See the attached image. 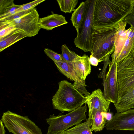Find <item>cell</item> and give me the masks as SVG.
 Masks as SVG:
<instances>
[{
  "label": "cell",
  "instance_id": "8",
  "mask_svg": "<svg viewBox=\"0 0 134 134\" xmlns=\"http://www.w3.org/2000/svg\"><path fill=\"white\" fill-rule=\"evenodd\" d=\"M39 18L38 13L34 8L26 14L8 23L14 25L16 29L24 31L28 37H31L37 34L40 30L38 24Z\"/></svg>",
  "mask_w": 134,
  "mask_h": 134
},
{
  "label": "cell",
  "instance_id": "10",
  "mask_svg": "<svg viewBox=\"0 0 134 134\" xmlns=\"http://www.w3.org/2000/svg\"><path fill=\"white\" fill-rule=\"evenodd\" d=\"M105 127L108 130L134 131V109L115 113L106 122Z\"/></svg>",
  "mask_w": 134,
  "mask_h": 134
},
{
  "label": "cell",
  "instance_id": "22",
  "mask_svg": "<svg viewBox=\"0 0 134 134\" xmlns=\"http://www.w3.org/2000/svg\"><path fill=\"white\" fill-rule=\"evenodd\" d=\"M60 54L63 60L67 63L72 62L78 56L74 52L70 50L65 44L62 46Z\"/></svg>",
  "mask_w": 134,
  "mask_h": 134
},
{
  "label": "cell",
  "instance_id": "19",
  "mask_svg": "<svg viewBox=\"0 0 134 134\" xmlns=\"http://www.w3.org/2000/svg\"><path fill=\"white\" fill-rule=\"evenodd\" d=\"M21 5L15 4L13 0H0V20L15 13Z\"/></svg>",
  "mask_w": 134,
  "mask_h": 134
},
{
  "label": "cell",
  "instance_id": "15",
  "mask_svg": "<svg viewBox=\"0 0 134 134\" xmlns=\"http://www.w3.org/2000/svg\"><path fill=\"white\" fill-rule=\"evenodd\" d=\"M89 57L86 55H78L71 62L73 66L81 79L85 81L87 76L91 70Z\"/></svg>",
  "mask_w": 134,
  "mask_h": 134
},
{
  "label": "cell",
  "instance_id": "5",
  "mask_svg": "<svg viewBox=\"0 0 134 134\" xmlns=\"http://www.w3.org/2000/svg\"><path fill=\"white\" fill-rule=\"evenodd\" d=\"M87 107L86 104L65 115L59 114L57 116L50 115L46 119L49 126L47 134H61L69 128L86 120Z\"/></svg>",
  "mask_w": 134,
  "mask_h": 134
},
{
  "label": "cell",
  "instance_id": "4",
  "mask_svg": "<svg viewBox=\"0 0 134 134\" xmlns=\"http://www.w3.org/2000/svg\"><path fill=\"white\" fill-rule=\"evenodd\" d=\"M58 85V89L52 99L54 109L62 113L70 112L86 103L87 97L73 84L63 80L59 82Z\"/></svg>",
  "mask_w": 134,
  "mask_h": 134
},
{
  "label": "cell",
  "instance_id": "27",
  "mask_svg": "<svg viewBox=\"0 0 134 134\" xmlns=\"http://www.w3.org/2000/svg\"><path fill=\"white\" fill-rule=\"evenodd\" d=\"M134 28V15L132 13L127 15L123 20Z\"/></svg>",
  "mask_w": 134,
  "mask_h": 134
},
{
  "label": "cell",
  "instance_id": "20",
  "mask_svg": "<svg viewBox=\"0 0 134 134\" xmlns=\"http://www.w3.org/2000/svg\"><path fill=\"white\" fill-rule=\"evenodd\" d=\"M91 119L89 117L85 122L68 129L61 134H93L91 129Z\"/></svg>",
  "mask_w": 134,
  "mask_h": 134
},
{
  "label": "cell",
  "instance_id": "7",
  "mask_svg": "<svg viewBox=\"0 0 134 134\" xmlns=\"http://www.w3.org/2000/svg\"><path fill=\"white\" fill-rule=\"evenodd\" d=\"M96 0H89L84 18L77 32L74 43L76 47L84 52H91L92 49V34L93 16Z\"/></svg>",
  "mask_w": 134,
  "mask_h": 134
},
{
  "label": "cell",
  "instance_id": "17",
  "mask_svg": "<svg viewBox=\"0 0 134 134\" xmlns=\"http://www.w3.org/2000/svg\"><path fill=\"white\" fill-rule=\"evenodd\" d=\"M27 37V35L24 31L16 29L8 35L0 39V52Z\"/></svg>",
  "mask_w": 134,
  "mask_h": 134
},
{
  "label": "cell",
  "instance_id": "18",
  "mask_svg": "<svg viewBox=\"0 0 134 134\" xmlns=\"http://www.w3.org/2000/svg\"><path fill=\"white\" fill-rule=\"evenodd\" d=\"M89 0L82 2L79 6L75 9L72 14L71 20L78 32L84 18L87 9Z\"/></svg>",
  "mask_w": 134,
  "mask_h": 134
},
{
  "label": "cell",
  "instance_id": "1",
  "mask_svg": "<svg viewBox=\"0 0 134 134\" xmlns=\"http://www.w3.org/2000/svg\"><path fill=\"white\" fill-rule=\"evenodd\" d=\"M134 0H96L93 26L113 25L132 13Z\"/></svg>",
  "mask_w": 134,
  "mask_h": 134
},
{
  "label": "cell",
  "instance_id": "29",
  "mask_svg": "<svg viewBox=\"0 0 134 134\" xmlns=\"http://www.w3.org/2000/svg\"><path fill=\"white\" fill-rule=\"evenodd\" d=\"M113 114L112 113L109 112H107L105 115V118L107 121L110 120L113 117Z\"/></svg>",
  "mask_w": 134,
  "mask_h": 134
},
{
  "label": "cell",
  "instance_id": "31",
  "mask_svg": "<svg viewBox=\"0 0 134 134\" xmlns=\"http://www.w3.org/2000/svg\"><path fill=\"white\" fill-rule=\"evenodd\" d=\"M133 14L134 15V4L133 6V8L132 9V13H131Z\"/></svg>",
  "mask_w": 134,
  "mask_h": 134
},
{
  "label": "cell",
  "instance_id": "6",
  "mask_svg": "<svg viewBox=\"0 0 134 134\" xmlns=\"http://www.w3.org/2000/svg\"><path fill=\"white\" fill-rule=\"evenodd\" d=\"M1 120L9 132L13 134H42L41 129L27 116L8 110L3 113Z\"/></svg>",
  "mask_w": 134,
  "mask_h": 134
},
{
  "label": "cell",
  "instance_id": "2",
  "mask_svg": "<svg viewBox=\"0 0 134 134\" xmlns=\"http://www.w3.org/2000/svg\"><path fill=\"white\" fill-rule=\"evenodd\" d=\"M127 23H118L115 36L114 49L111 55L112 61L116 64L118 72L134 60V28H125Z\"/></svg>",
  "mask_w": 134,
  "mask_h": 134
},
{
  "label": "cell",
  "instance_id": "21",
  "mask_svg": "<svg viewBox=\"0 0 134 134\" xmlns=\"http://www.w3.org/2000/svg\"><path fill=\"white\" fill-rule=\"evenodd\" d=\"M60 10L65 13L74 11L77 5V0H57Z\"/></svg>",
  "mask_w": 134,
  "mask_h": 134
},
{
  "label": "cell",
  "instance_id": "11",
  "mask_svg": "<svg viewBox=\"0 0 134 134\" xmlns=\"http://www.w3.org/2000/svg\"><path fill=\"white\" fill-rule=\"evenodd\" d=\"M59 71L71 80L74 81L73 85L86 97L91 94L86 89L85 81L82 80L74 69L71 62L63 61L54 62Z\"/></svg>",
  "mask_w": 134,
  "mask_h": 134
},
{
  "label": "cell",
  "instance_id": "26",
  "mask_svg": "<svg viewBox=\"0 0 134 134\" xmlns=\"http://www.w3.org/2000/svg\"><path fill=\"white\" fill-rule=\"evenodd\" d=\"M44 51L46 54L54 62L63 61L60 54L48 48H45Z\"/></svg>",
  "mask_w": 134,
  "mask_h": 134
},
{
  "label": "cell",
  "instance_id": "30",
  "mask_svg": "<svg viewBox=\"0 0 134 134\" xmlns=\"http://www.w3.org/2000/svg\"><path fill=\"white\" fill-rule=\"evenodd\" d=\"M1 120H0V134H5V131L4 130V126Z\"/></svg>",
  "mask_w": 134,
  "mask_h": 134
},
{
  "label": "cell",
  "instance_id": "12",
  "mask_svg": "<svg viewBox=\"0 0 134 134\" xmlns=\"http://www.w3.org/2000/svg\"><path fill=\"white\" fill-rule=\"evenodd\" d=\"M117 77L118 99L125 91L134 86V60L117 72Z\"/></svg>",
  "mask_w": 134,
  "mask_h": 134
},
{
  "label": "cell",
  "instance_id": "23",
  "mask_svg": "<svg viewBox=\"0 0 134 134\" xmlns=\"http://www.w3.org/2000/svg\"><path fill=\"white\" fill-rule=\"evenodd\" d=\"M16 29L14 25L9 23L0 24V39L7 36Z\"/></svg>",
  "mask_w": 134,
  "mask_h": 134
},
{
  "label": "cell",
  "instance_id": "14",
  "mask_svg": "<svg viewBox=\"0 0 134 134\" xmlns=\"http://www.w3.org/2000/svg\"><path fill=\"white\" fill-rule=\"evenodd\" d=\"M114 104L118 113L134 108V86L125 91Z\"/></svg>",
  "mask_w": 134,
  "mask_h": 134
},
{
  "label": "cell",
  "instance_id": "28",
  "mask_svg": "<svg viewBox=\"0 0 134 134\" xmlns=\"http://www.w3.org/2000/svg\"><path fill=\"white\" fill-rule=\"evenodd\" d=\"M89 61L91 64L92 65L96 66L100 61L96 58L91 55L89 57Z\"/></svg>",
  "mask_w": 134,
  "mask_h": 134
},
{
  "label": "cell",
  "instance_id": "9",
  "mask_svg": "<svg viewBox=\"0 0 134 134\" xmlns=\"http://www.w3.org/2000/svg\"><path fill=\"white\" fill-rule=\"evenodd\" d=\"M109 70L102 84L103 95L106 100L114 104L118 99V83L116 64L112 61L109 64Z\"/></svg>",
  "mask_w": 134,
  "mask_h": 134
},
{
  "label": "cell",
  "instance_id": "24",
  "mask_svg": "<svg viewBox=\"0 0 134 134\" xmlns=\"http://www.w3.org/2000/svg\"><path fill=\"white\" fill-rule=\"evenodd\" d=\"M32 9H30L27 10L16 13L0 19V24L10 22L26 14Z\"/></svg>",
  "mask_w": 134,
  "mask_h": 134
},
{
  "label": "cell",
  "instance_id": "25",
  "mask_svg": "<svg viewBox=\"0 0 134 134\" xmlns=\"http://www.w3.org/2000/svg\"><path fill=\"white\" fill-rule=\"evenodd\" d=\"M45 1V0H36L22 4L21 7L16 10L15 13L33 9L37 5Z\"/></svg>",
  "mask_w": 134,
  "mask_h": 134
},
{
  "label": "cell",
  "instance_id": "3",
  "mask_svg": "<svg viewBox=\"0 0 134 134\" xmlns=\"http://www.w3.org/2000/svg\"><path fill=\"white\" fill-rule=\"evenodd\" d=\"M118 23L93 26L91 55L100 62H103L104 65H109L110 55L114 51L115 36Z\"/></svg>",
  "mask_w": 134,
  "mask_h": 134
},
{
  "label": "cell",
  "instance_id": "13",
  "mask_svg": "<svg viewBox=\"0 0 134 134\" xmlns=\"http://www.w3.org/2000/svg\"><path fill=\"white\" fill-rule=\"evenodd\" d=\"M110 102L108 101L104 97L103 93L99 89L93 91L87 97L86 104L88 107L94 109H104L108 110Z\"/></svg>",
  "mask_w": 134,
  "mask_h": 134
},
{
  "label": "cell",
  "instance_id": "16",
  "mask_svg": "<svg viewBox=\"0 0 134 134\" xmlns=\"http://www.w3.org/2000/svg\"><path fill=\"white\" fill-rule=\"evenodd\" d=\"M68 23L65 17L62 15L53 14L39 18L38 24L40 29H43L50 30Z\"/></svg>",
  "mask_w": 134,
  "mask_h": 134
}]
</instances>
